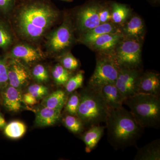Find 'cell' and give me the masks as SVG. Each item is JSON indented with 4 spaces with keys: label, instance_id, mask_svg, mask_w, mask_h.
Masks as SVG:
<instances>
[{
    "label": "cell",
    "instance_id": "6da1fadb",
    "mask_svg": "<svg viewBox=\"0 0 160 160\" xmlns=\"http://www.w3.org/2000/svg\"><path fill=\"white\" fill-rule=\"evenodd\" d=\"M60 14L46 0H23L10 15L12 28L20 40L37 45L57 24Z\"/></svg>",
    "mask_w": 160,
    "mask_h": 160
},
{
    "label": "cell",
    "instance_id": "7a4b0ae2",
    "mask_svg": "<svg viewBox=\"0 0 160 160\" xmlns=\"http://www.w3.org/2000/svg\"><path fill=\"white\" fill-rule=\"evenodd\" d=\"M106 123L108 141L115 149L134 146L144 129L131 112L123 106L118 109L109 108Z\"/></svg>",
    "mask_w": 160,
    "mask_h": 160
},
{
    "label": "cell",
    "instance_id": "3957f363",
    "mask_svg": "<svg viewBox=\"0 0 160 160\" xmlns=\"http://www.w3.org/2000/svg\"><path fill=\"white\" fill-rule=\"evenodd\" d=\"M80 101L77 116L89 129L106 123L109 108L100 88L88 85L80 93Z\"/></svg>",
    "mask_w": 160,
    "mask_h": 160
},
{
    "label": "cell",
    "instance_id": "277c9868",
    "mask_svg": "<svg viewBox=\"0 0 160 160\" xmlns=\"http://www.w3.org/2000/svg\"><path fill=\"white\" fill-rule=\"evenodd\" d=\"M135 119L143 128L160 127V96L138 93L124 100Z\"/></svg>",
    "mask_w": 160,
    "mask_h": 160
},
{
    "label": "cell",
    "instance_id": "5b68a950",
    "mask_svg": "<svg viewBox=\"0 0 160 160\" xmlns=\"http://www.w3.org/2000/svg\"><path fill=\"white\" fill-rule=\"evenodd\" d=\"M75 31L72 19L66 13L62 24L51 29L44 38L46 55L57 58L70 51L76 41Z\"/></svg>",
    "mask_w": 160,
    "mask_h": 160
},
{
    "label": "cell",
    "instance_id": "8992f818",
    "mask_svg": "<svg viewBox=\"0 0 160 160\" xmlns=\"http://www.w3.org/2000/svg\"><path fill=\"white\" fill-rule=\"evenodd\" d=\"M142 41L123 37L113 56L120 68L139 69L142 62Z\"/></svg>",
    "mask_w": 160,
    "mask_h": 160
},
{
    "label": "cell",
    "instance_id": "52a82bcc",
    "mask_svg": "<svg viewBox=\"0 0 160 160\" xmlns=\"http://www.w3.org/2000/svg\"><path fill=\"white\" fill-rule=\"evenodd\" d=\"M120 69L113 55L98 53L95 69L88 85L100 88L108 83H115Z\"/></svg>",
    "mask_w": 160,
    "mask_h": 160
},
{
    "label": "cell",
    "instance_id": "ba28073f",
    "mask_svg": "<svg viewBox=\"0 0 160 160\" xmlns=\"http://www.w3.org/2000/svg\"><path fill=\"white\" fill-rule=\"evenodd\" d=\"M102 2V0H90L76 10L73 24L75 30L80 34L100 25L99 12Z\"/></svg>",
    "mask_w": 160,
    "mask_h": 160
},
{
    "label": "cell",
    "instance_id": "9c48e42d",
    "mask_svg": "<svg viewBox=\"0 0 160 160\" xmlns=\"http://www.w3.org/2000/svg\"><path fill=\"white\" fill-rule=\"evenodd\" d=\"M46 54L37 45L22 42L14 44L8 52L6 59H14L28 67L45 59Z\"/></svg>",
    "mask_w": 160,
    "mask_h": 160
},
{
    "label": "cell",
    "instance_id": "30bf717a",
    "mask_svg": "<svg viewBox=\"0 0 160 160\" xmlns=\"http://www.w3.org/2000/svg\"><path fill=\"white\" fill-rule=\"evenodd\" d=\"M142 73L139 69L120 68L115 85L123 100L138 93L139 82Z\"/></svg>",
    "mask_w": 160,
    "mask_h": 160
},
{
    "label": "cell",
    "instance_id": "8fae6325",
    "mask_svg": "<svg viewBox=\"0 0 160 160\" xmlns=\"http://www.w3.org/2000/svg\"><path fill=\"white\" fill-rule=\"evenodd\" d=\"M6 59L9 85L21 89L31 79V71L28 66L18 60Z\"/></svg>",
    "mask_w": 160,
    "mask_h": 160
},
{
    "label": "cell",
    "instance_id": "7c38bea8",
    "mask_svg": "<svg viewBox=\"0 0 160 160\" xmlns=\"http://www.w3.org/2000/svg\"><path fill=\"white\" fill-rule=\"evenodd\" d=\"M123 38L122 32L106 33L97 38L87 46L98 53L113 55L118 44Z\"/></svg>",
    "mask_w": 160,
    "mask_h": 160
},
{
    "label": "cell",
    "instance_id": "4fadbf2b",
    "mask_svg": "<svg viewBox=\"0 0 160 160\" xmlns=\"http://www.w3.org/2000/svg\"><path fill=\"white\" fill-rule=\"evenodd\" d=\"M123 37L142 41L146 34V26L142 19L137 15H131L121 27Z\"/></svg>",
    "mask_w": 160,
    "mask_h": 160
},
{
    "label": "cell",
    "instance_id": "5bb4252c",
    "mask_svg": "<svg viewBox=\"0 0 160 160\" xmlns=\"http://www.w3.org/2000/svg\"><path fill=\"white\" fill-rule=\"evenodd\" d=\"M138 93L160 96L159 73L154 71L142 72L139 82Z\"/></svg>",
    "mask_w": 160,
    "mask_h": 160
},
{
    "label": "cell",
    "instance_id": "9a60e30c",
    "mask_svg": "<svg viewBox=\"0 0 160 160\" xmlns=\"http://www.w3.org/2000/svg\"><path fill=\"white\" fill-rule=\"evenodd\" d=\"M2 91L3 105L8 111L18 112L22 109L24 102L20 89L8 84Z\"/></svg>",
    "mask_w": 160,
    "mask_h": 160
},
{
    "label": "cell",
    "instance_id": "2e32d148",
    "mask_svg": "<svg viewBox=\"0 0 160 160\" xmlns=\"http://www.w3.org/2000/svg\"><path fill=\"white\" fill-rule=\"evenodd\" d=\"M121 32V27L112 22L100 24L93 29L80 34L77 41L79 43L86 45L92 42L97 38L106 33Z\"/></svg>",
    "mask_w": 160,
    "mask_h": 160
},
{
    "label": "cell",
    "instance_id": "e0dca14e",
    "mask_svg": "<svg viewBox=\"0 0 160 160\" xmlns=\"http://www.w3.org/2000/svg\"><path fill=\"white\" fill-rule=\"evenodd\" d=\"M61 110L42 106L36 112V125L39 127L53 126L62 119Z\"/></svg>",
    "mask_w": 160,
    "mask_h": 160
},
{
    "label": "cell",
    "instance_id": "ac0fdd59",
    "mask_svg": "<svg viewBox=\"0 0 160 160\" xmlns=\"http://www.w3.org/2000/svg\"><path fill=\"white\" fill-rule=\"evenodd\" d=\"M100 89L109 108L118 109L122 107L124 100L115 83L103 85Z\"/></svg>",
    "mask_w": 160,
    "mask_h": 160
},
{
    "label": "cell",
    "instance_id": "d6986e66",
    "mask_svg": "<svg viewBox=\"0 0 160 160\" xmlns=\"http://www.w3.org/2000/svg\"><path fill=\"white\" fill-rule=\"evenodd\" d=\"M111 8L112 22L122 27L131 16V8L126 4L116 2H109Z\"/></svg>",
    "mask_w": 160,
    "mask_h": 160
},
{
    "label": "cell",
    "instance_id": "ffe728a7",
    "mask_svg": "<svg viewBox=\"0 0 160 160\" xmlns=\"http://www.w3.org/2000/svg\"><path fill=\"white\" fill-rule=\"evenodd\" d=\"M105 129L104 126L97 125L90 127L83 133L82 139L86 145V152H91L96 147L103 136Z\"/></svg>",
    "mask_w": 160,
    "mask_h": 160
},
{
    "label": "cell",
    "instance_id": "44dd1931",
    "mask_svg": "<svg viewBox=\"0 0 160 160\" xmlns=\"http://www.w3.org/2000/svg\"><path fill=\"white\" fill-rule=\"evenodd\" d=\"M135 160H160V140H155L138 149Z\"/></svg>",
    "mask_w": 160,
    "mask_h": 160
},
{
    "label": "cell",
    "instance_id": "7402d4cb",
    "mask_svg": "<svg viewBox=\"0 0 160 160\" xmlns=\"http://www.w3.org/2000/svg\"><path fill=\"white\" fill-rule=\"evenodd\" d=\"M67 93L66 91L59 89L47 95L44 98L42 106L62 111L67 100Z\"/></svg>",
    "mask_w": 160,
    "mask_h": 160
},
{
    "label": "cell",
    "instance_id": "603a6c76",
    "mask_svg": "<svg viewBox=\"0 0 160 160\" xmlns=\"http://www.w3.org/2000/svg\"><path fill=\"white\" fill-rule=\"evenodd\" d=\"M15 35L10 25L0 20V48L6 50L15 44Z\"/></svg>",
    "mask_w": 160,
    "mask_h": 160
},
{
    "label": "cell",
    "instance_id": "cb8c5ba5",
    "mask_svg": "<svg viewBox=\"0 0 160 160\" xmlns=\"http://www.w3.org/2000/svg\"><path fill=\"white\" fill-rule=\"evenodd\" d=\"M4 133L7 137L16 139L20 138L25 134L26 126L22 122L14 121L7 124L4 129Z\"/></svg>",
    "mask_w": 160,
    "mask_h": 160
},
{
    "label": "cell",
    "instance_id": "d4e9b609",
    "mask_svg": "<svg viewBox=\"0 0 160 160\" xmlns=\"http://www.w3.org/2000/svg\"><path fill=\"white\" fill-rule=\"evenodd\" d=\"M64 126L74 134L82 133L85 129L82 122L77 116L68 114L63 118Z\"/></svg>",
    "mask_w": 160,
    "mask_h": 160
},
{
    "label": "cell",
    "instance_id": "484cf974",
    "mask_svg": "<svg viewBox=\"0 0 160 160\" xmlns=\"http://www.w3.org/2000/svg\"><path fill=\"white\" fill-rule=\"evenodd\" d=\"M52 76L58 86H64L72 76L71 72L63 67L59 63L55 65L52 70Z\"/></svg>",
    "mask_w": 160,
    "mask_h": 160
},
{
    "label": "cell",
    "instance_id": "4316f807",
    "mask_svg": "<svg viewBox=\"0 0 160 160\" xmlns=\"http://www.w3.org/2000/svg\"><path fill=\"white\" fill-rule=\"evenodd\" d=\"M57 58L63 67L71 72L77 70L79 67V62L70 51L66 52Z\"/></svg>",
    "mask_w": 160,
    "mask_h": 160
},
{
    "label": "cell",
    "instance_id": "83f0119b",
    "mask_svg": "<svg viewBox=\"0 0 160 160\" xmlns=\"http://www.w3.org/2000/svg\"><path fill=\"white\" fill-rule=\"evenodd\" d=\"M84 80V72L80 71L72 76L64 85L66 93H70L82 87Z\"/></svg>",
    "mask_w": 160,
    "mask_h": 160
},
{
    "label": "cell",
    "instance_id": "f1b7e54d",
    "mask_svg": "<svg viewBox=\"0 0 160 160\" xmlns=\"http://www.w3.org/2000/svg\"><path fill=\"white\" fill-rule=\"evenodd\" d=\"M32 77L38 83H44L48 82L49 75L48 70L44 65L35 64L31 71Z\"/></svg>",
    "mask_w": 160,
    "mask_h": 160
},
{
    "label": "cell",
    "instance_id": "f546056e",
    "mask_svg": "<svg viewBox=\"0 0 160 160\" xmlns=\"http://www.w3.org/2000/svg\"><path fill=\"white\" fill-rule=\"evenodd\" d=\"M67 98L65 104V110L67 114L77 116L80 101V94L76 91L72 93Z\"/></svg>",
    "mask_w": 160,
    "mask_h": 160
},
{
    "label": "cell",
    "instance_id": "4dcf8cb0",
    "mask_svg": "<svg viewBox=\"0 0 160 160\" xmlns=\"http://www.w3.org/2000/svg\"><path fill=\"white\" fill-rule=\"evenodd\" d=\"M28 92L31 93L37 99L46 97L49 94V89L42 84H33L28 88Z\"/></svg>",
    "mask_w": 160,
    "mask_h": 160
},
{
    "label": "cell",
    "instance_id": "1f68e13d",
    "mask_svg": "<svg viewBox=\"0 0 160 160\" xmlns=\"http://www.w3.org/2000/svg\"><path fill=\"white\" fill-rule=\"evenodd\" d=\"M100 24L112 22V15L109 2L103 1L99 12Z\"/></svg>",
    "mask_w": 160,
    "mask_h": 160
},
{
    "label": "cell",
    "instance_id": "d6a6232c",
    "mask_svg": "<svg viewBox=\"0 0 160 160\" xmlns=\"http://www.w3.org/2000/svg\"><path fill=\"white\" fill-rule=\"evenodd\" d=\"M9 84L7 73V59L0 58V90Z\"/></svg>",
    "mask_w": 160,
    "mask_h": 160
},
{
    "label": "cell",
    "instance_id": "836d02e7",
    "mask_svg": "<svg viewBox=\"0 0 160 160\" xmlns=\"http://www.w3.org/2000/svg\"><path fill=\"white\" fill-rule=\"evenodd\" d=\"M18 0H0V12L10 15L17 4Z\"/></svg>",
    "mask_w": 160,
    "mask_h": 160
},
{
    "label": "cell",
    "instance_id": "e575fe53",
    "mask_svg": "<svg viewBox=\"0 0 160 160\" xmlns=\"http://www.w3.org/2000/svg\"><path fill=\"white\" fill-rule=\"evenodd\" d=\"M23 99L24 102L28 105H34L37 103L38 100L29 92L23 95Z\"/></svg>",
    "mask_w": 160,
    "mask_h": 160
},
{
    "label": "cell",
    "instance_id": "d590c367",
    "mask_svg": "<svg viewBox=\"0 0 160 160\" xmlns=\"http://www.w3.org/2000/svg\"><path fill=\"white\" fill-rule=\"evenodd\" d=\"M7 125V123L2 114L0 112V129H4Z\"/></svg>",
    "mask_w": 160,
    "mask_h": 160
},
{
    "label": "cell",
    "instance_id": "8d00e7d4",
    "mask_svg": "<svg viewBox=\"0 0 160 160\" xmlns=\"http://www.w3.org/2000/svg\"><path fill=\"white\" fill-rule=\"evenodd\" d=\"M149 1L154 4H158L160 2V0H149Z\"/></svg>",
    "mask_w": 160,
    "mask_h": 160
},
{
    "label": "cell",
    "instance_id": "74e56055",
    "mask_svg": "<svg viewBox=\"0 0 160 160\" xmlns=\"http://www.w3.org/2000/svg\"><path fill=\"white\" fill-rule=\"evenodd\" d=\"M61 1H64V2H72V1H73V0H61Z\"/></svg>",
    "mask_w": 160,
    "mask_h": 160
}]
</instances>
